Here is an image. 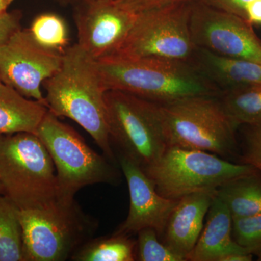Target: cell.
I'll return each instance as SVG.
<instances>
[{"label": "cell", "instance_id": "cell-18", "mask_svg": "<svg viewBox=\"0 0 261 261\" xmlns=\"http://www.w3.org/2000/svg\"><path fill=\"white\" fill-rule=\"evenodd\" d=\"M232 219L261 214V178L257 172L231 180L216 192Z\"/></svg>", "mask_w": 261, "mask_h": 261}, {"label": "cell", "instance_id": "cell-26", "mask_svg": "<svg viewBox=\"0 0 261 261\" xmlns=\"http://www.w3.org/2000/svg\"><path fill=\"white\" fill-rule=\"evenodd\" d=\"M191 0H116L117 3L130 13L138 14L147 10Z\"/></svg>", "mask_w": 261, "mask_h": 261}, {"label": "cell", "instance_id": "cell-35", "mask_svg": "<svg viewBox=\"0 0 261 261\" xmlns=\"http://www.w3.org/2000/svg\"><path fill=\"white\" fill-rule=\"evenodd\" d=\"M2 83H3V82H2L1 80H0V84H1Z\"/></svg>", "mask_w": 261, "mask_h": 261}, {"label": "cell", "instance_id": "cell-1", "mask_svg": "<svg viewBox=\"0 0 261 261\" xmlns=\"http://www.w3.org/2000/svg\"><path fill=\"white\" fill-rule=\"evenodd\" d=\"M48 110L82 126L95 141L103 154L118 162L110 139L106 92L96 61L78 45L63 53L60 69L44 84Z\"/></svg>", "mask_w": 261, "mask_h": 261}, {"label": "cell", "instance_id": "cell-22", "mask_svg": "<svg viewBox=\"0 0 261 261\" xmlns=\"http://www.w3.org/2000/svg\"><path fill=\"white\" fill-rule=\"evenodd\" d=\"M28 30L34 40L44 49L63 54L68 47V27L59 15L53 13L39 15Z\"/></svg>", "mask_w": 261, "mask_h": 261}, {"label": "cell", "instance_id": "cell-4", "mask_svg": "<svg viewBox=\"0 0 261 261\" xmlns=\"http://www.w3.org/2000/svg\"><path fill=\"white\" fill-rule=\"evenodd\" d=\"M0 181L20 209L41 208L61 198L54 163L34 133L0 135Z\"/></svg>", "mask_w": 261, "mask_h": 261}, {"label": "cell", "instance_id": "cell-23", "mask_svg": "<svg viewBox=\"0 0 261 261\" xmlns=\"http://www.w3.org/2000/svg\"><path fill=\"white\" fill-rule=\"evenodd\" d=\"M137 260L140 261H184L183 257L173 252L160 240L157 231L145 228L138 233Z\"/></svg>", "mask_w": 261, "mask_h": 261}, {"label": "cell", "instance_id": "cell-3", "mask_svg": "<svg viewBox=\"0 0 261 261\" xmlns=\"http://www.w3.org/2000/svg\"><path fill=\"white\" fill-rule=\"evenodd\" d=\"M23 261H65L91 239L99 222L75 199L59 198L41 208L20 209Z\"/></svg>", "mask_w": 261, "mask_h": 261}, {"label": "cell", "instance_id": "cell-31", "mask_svg": "<svg viewBox=\"0 0 261 261\" xmlns=\"http://www.w3.org/2000/svg\"><path fill=\"white\" fill-rule=\"evenodd\" d=\"M13 0H0V13L8 11V7L11 5Z\"/></svg>", "mask_w": 261, "mask_h": 261}, {"label": "cell", "instance_id": "cell-33", "mask_svg": "<svg viewBox=\"0 0 261 261\" xmlns=\"http://www.w3.org/2000/svg\"><path fill=\"white\" fill-rule=\"evenodd\" d=\"M2 194H5L4 192V188H3V184H2L1 181H0V195Z\"/></svg>", "mask_w": 261, "mask_h": 261}, {"label": "cell", "instance_id": "cell-12", "mask_svg": "<svg viewBox=\"0 0 261 261\" xmlns=\"http://www.w3.org/2000/svg\"><path fill=\"white\" fill-rule=\"evenodd\" d=\"M137 15L121 8L116 0H84L76 4L74 11L77 44L94 61L113 56Z\"/></svg>", "mask_w": 261, "mask_h": 261}, {"label": "cell", "instance_id": "cell-24", "mask_svg": "<svg viewBox=\"0 0 261 261\" xmlns=\"http://www.w3.org/2000/svg\"><path fill=\"white\" fill-rule=\"evenodd\" d=\"M232 236L252 254L261 252V214L232 219Z\"/></svg>", "mask_w": 261, "mask_h": 261}, {"label": "cell", "instance_id": "cell-25", "mask_svg": "<svg viewBox=\"0 0 261 261\" xmlns=\"http://www.w3.org/2000/svg\"><path fill=\"white\" fill-rule=\"evenodd\" d=\"M247 126L241 162L261 173V125Z\"/></svg>", "mask_w": 261, "mask_h": 261}, {"label": "cell", "instance_id": "cell-14", "mask_svg": "<svg viewBox=\"0 0 261 261\" xmlns=\"http://www.w3.org/2000/svg\"><path fill=\"white\" fill-rule=\"evenodd\" d=\"M215 195L214 192H197L178 199L160 236L163 243L185 260L202 232Z\"/></svg>", "mask_w": 261, "mask_h": 261}, {"label": "cell", "instance_id": "cell-19", "mask_svg": "<svg viewBox=\"0 0 261 261\" xmlns=\"http://www.w3.org/2000/svg\"><path fill=\"white\" fill-rule=\"evenodd\" d=\"M219 98L225 113L237 127L261 125V84L228 89Z\"/></svg>", "mask_w": 261, "mask_h": 261}, {"label": "cell", "instance_id": "cell-16", "mask_svg": "<svg viewBox=\"0 0 261 261\" xmlns=\"http://www.w3.org/2000/svg\"><path fill=\"white\" fill-rule=\"evenodd\" d=\"M191 64L221 91L261 84V64L197 47Z\"/></svg>", "mask_w": 261, "mask_h": 261}, {"label": "cell", "instance_id": "cell-17", "mask_svg": "<svg viewBox=\"0 0 261 261\" xmlns=\"http://www.w3.org/2000/svg\"><path fill=\"white\" fill-rule=\"evenodd\" d=\"M47 111L42 103L24 97L6 84H0V135L36 134Z\"/></svg>", "mask_w": 261, "mask_h": 261}, {"label": "cell", "instance_id": "cell-15", "mask_svg": "<svg viewBox=\"0 0 261 261\" xmlns=\"http://www.w3.org/2000/svg\"><path fill=\"white\" fill-rule=\"evenodd\" d=\"M206 216L202 232L186 260L221 261L231 254L251 253L233 240L232 216L227 206L217 196L215 195Z\"/></svg>", "mask_w": 261, "mask_h": 261}, {"label": "cell", "instance_id": "cell-13", "mask_svg": "<svg viewBox=\"0 0 261 261\" xmlns=\"http://www.w3.org/2000/svg\"><path fill=\"white\" fill-rule=\"evenodd\" d=\"M117 160L128 185L130 207L126 219L114 233L130 236L143 228H152L160 238L178 200L160 195L153 180L126 158L117 155Z\"/></svg>", "mask_w": 261, "mask_h": 261}, {"label": "cell", "instance_id": "cell-29", "mask_svg": "<svg viewBox=\"0 0 261 261\" xmlns=\"http://www.w3.org/2000/svg\"><path fill=\"white\" fill-rule=\"evenodd\" d=\"M246 20L252 25H261V0H256L247 8Z\"/></svg>", "mask_w": 261, "mask_h": 261}, {"label": "cell", "instance_id": "cell-9", "mask_svg": "<svg viewBox=\"0 0 261 261\" xmlns=\"http://www.w3.org/2000/svg\"><path fill=\"white\" fill-rule=\"evenodd\" d=\"M192 2L138 13L126 39L113 56L160 58L191 64L197 49L190 31Z\"/></svg>", "mask_w": 261, "mask_h": 261}, {"label": "cell", "instance_id": "cell-7", "mask_svg": "<svg viewBox=\"0 0 261 261\" xmlns=\"http://www.w3.org/2000/svg\"><path fill=\"white\" fill-rule=\"evenodd\" d=\"M111 145L146 172L168 149L156 102L118 90L106 92Z\"/></svg>", "mask_w": 261, "mask_h": 261}, {"label": "cell", "instance_id": "cell-34", "mask_svg": "<svg viewBox=\"0 0 261 261\" xmlns=\"http://www.w3.org/2000/svg\"><path fill=\"white\" fill-rule=\"evenodd\" d=\"M257 257H258V260H261V252L259 253L258 255H257Z\"/></svg>", "mask_w": 261, "mask_h": 261}, {"label": "cell", "instance_id": "cell-27", "mask_svg": "<svg viewBox=\"0 0 261 261\" xmlns=\"http://www.w3.org/2000/svg\"><path fill=\"white\" fill-rule=\"evenodd\" d=\"M21 13L18 11L0 13V47L20 29Z\"/></svg>", "mask_w": 261, "mask_h": 261}, {"label": "cell", "instance_id": "cell-21", "mask_svg": "<svg viewBox=\"0 0 261 261\" xmlns=\"http://www.w3.org/2000/svg\"><path fill=\"white\" fill-rule=\"evenodd\" d=\"M19 212L20 208L11 199L0 195V261H23Z\"/></svg>", "mask_w": 261, "mask_h": 261}, {"label": "cell", "instance_id": "cell-5", "mask_svg": "<svg viewBox=\"0 0 261 261\" xmlns=\"http://www.w3.org/2000/svg\"><path fill=\"white\" fill-rule=\"evenodd\" d=\"M168 147L197 149L228 157L237 148V127L219 97L194 96L157 103Z\"/></svg>", "mask_w": 261, "mask_h": 261}, {"label": "cell", "instance_id": "cell-2", "mask_svg": "<svg viewBox=\"0 0 261 261\" xmlns=\"http://www.w3.org/2000/svg\"><path fill=\"white\" fill-rule=\"evenodd\" d=\"M96 65L106 91H121L156 103L222 93L186 62L112 56Z\"/></svg>", "mask_w": 261, "mask_h": 261}, {"label": "cell", "instance_id": "cell-20", "mask_svg": "<svg viewBox=\"0 0 261 261\" xmlns=\"http://www.w3.org/2000/svg\"><path fill=\"white\" fill-rule=\"evenodd\" d=\"M74 261H134L137 260V242L129 236L113 233L92 238L73 254Z\"/></svg>", "mask_w": 261, "mask_h": 261}, {"label": "cell", "instance_id": "cell-6", "mask_svg": "<svg viewBox=\"0 0 261 261\" xmlns=\"http://www.w3.org/2000/svg\"><path fill=\"white\" fill-rule=\"evenodd\" d=\"M36 135L54 163L61 198L73 199L77 192L89 185H117L121 181L116 164L89 147L82 136L49 110Z\"/></svg>", "mask_w": 261, "mask_h": 261}, {"label": "cell", "instance_id": "cell-32", "mask_svg": "<svg viewBox=\"0 0 261 261\" xmlns=\"http://www.w3.org/2000/svg\"><path fill=\"white\" fill-rule=\"evenodd\" d=\"M63 1L66 2V3H75L76 5L81 2L84 1V0H63Z\"/></svg>", "mask_w": 261, "mask_h": 261}, {"label": "cell", "instance_id": "cell-30", "mask_svg": "<svg viewBox=\"0 0 261 261\" xmlns=\"http://www.w3.org/2000/svg\"><path fill=\"white\" fill-rule=\"evenodd\" d=\"M251 253H234L228 255L224 257L221 261H251L252 260Z\"/></svg>", "mask_w": 261, "mask_h": 261}, {"label": "cell", "instance_id": "cell-28", "mask_svg": "<svg viewBox=\"0 0 261 261\" xmlns=\"http://www.w3.org/2000/svg\"><path fill=\"white\" fill-rule=\"evenodd\" d=\"M218 9L232 13L246 20V10L256 0H200Z\"/></svg>", "mask_w": 261, "mask_h": 261}, {"label": "cell", "instance_id": "cell-8", "mask_svg": "<svg viewBox=\"0 0 261 261\" xmlns=\"http://www.w3.org/2000/svg\"><path fill=\"white\" fill-rule=\"evenodd\" d=\"M247 164H235L219 155L197 149L168 147L146 174L160 195L178 200L197 192L216 193L231 180L257 172Z\"/></svg>", "mask_w": 261, "mask_h": 261}, {"label": "cell", "instance_id": "cell-11", "mask_svg": "<svg viewBox=\"0 0 261 261\" xmlns=\"http://www.w3.org/2000/svg\"><path fill=\"white\" fill-rule=\"evenodd\" d=\"M63 56L41 47L28 29H19L0 47V80L47 108L42 86L60 69Z\"/></svg>", "mask_w": 261, "mask_h": 261}, {"label": "cell", "instance_id": "cell-10", "mask_svg": "<svg viewBox=\"0 0 261 261\" xmlns=\"http://www.w3.org/2000/svg\"><path fill=\"white\" fill-rule=\"evenodd\" d=\"M252 25L238 15L200 0L192 2L190 31L197 47L261 64V41Z\"/></svg>", "mask_w": 261, "mask_h": 261}]
</instances>
